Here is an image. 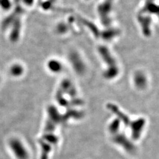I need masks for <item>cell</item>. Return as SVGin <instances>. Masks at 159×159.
<instances>
[{
	"instance_id": "1",
	"label": "cell",
	"mask_w": 159,
	"mask_h": 159,
	"mask_svg": "<svg viewBox=\"0 0 159 159\" xmlns=\"http://www.w3.org/2000/svg\"><path fill=\"white\" fill-rule=\"evenodd\" d=\"M10 147L18 159H28V153L26 148L18 140H13L10 142Z\"/></svg>"
}]
</instances>
